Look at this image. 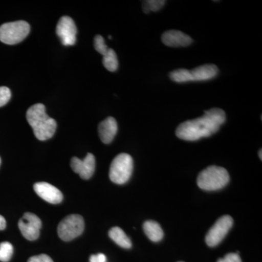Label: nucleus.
<instances>
[{
  "label": "nucleus",
  "instance_id": "4",
  "mask_svg": "<svg viewBox=\"0 0 262 262\" xmlns=\"http://www.w3.org/2000/svg\"><path fill=\"white\" fill-rule=\"evenodd\" d=\"M134 169V160L130 155L121 153L112 162L110 169V178L117 184L128 182Z\"/></svg>",
  "mask_w": 262,
  "mask_h": 262
},
{
  "label": "nucleus",
  "instance_id": "18",
  "mask_svg": "<svg viewBox=\"0 0 262 262\" xmlns=\"http://www.w3.org/2000/svg\"><path fill=\"white\" fill-rule=\"evenodd\" d=\"M170 80L173 82H191L192 77H191L190 70H186V69H179V70H174L170 72Z\"/></svg>",
  "mask_w": 262,
  "mask_h": 262
},
{
  "label": "nucleus",
  "instance_id": "15",
  "mask_svg": "<svg viewBox=\"0 0 262 262\" xmlns=\"http://www.w3.org/2000/svg\"><path fill=\"white\" fill-rule=\"evenodd\" d=\"M143 228L148 238L152 242H159L163 238V229L158 222L155 221H146L143 225Z\"/></svg>",
  "mask_w": 262,
  "mask_h": 262
},
{
  "label": "nucleus",
  "instance_id": "10",
  "mask_svg": "<svg viewBox=\"0 0 262 262\" xmlns=\"http://www.w3.org/2000/svg\"><path fill=\"white\" fill-rule=\"evenodd\" d=\"M71 168L75 173L79 174L82 179H89L92 177L96 169V159L94 155L89 153L84 160L74 157L71 160Z\"/></svg>",
  "mask_w": 262,
  "mask_h": 262
},
{
  "label": "nucleus",
  "instance_id": "7",
  "mask_svg": "<svg viewBox=\"0 0 262 262\" xmlns=\"http://www.w3.org/2000/svg\"><path fill=\"white\" fill-rule=\"evenodd\" d=\"M233 225V219L229 215H223L212 226L206 236V242L210 247H215L223 241Z\"/></svg>",
  "mask_w": 262,
  "mask_h": 262
},
{
  "label": "nucleus",
  "instance_id": "13",
  "mask_svg": "<svg viewBox=\"0 0 262 262\" xmlns=\"http://www.w3.org/2000/svg\"><path fill=\"white\" fill-rule=\"evenodd\" d=\"M117 122L114 117H108L98 125L100 139L104 144H110L115 139L117 133Z\"/></svg>",
  "mask_w": 262,
  "mask_h": 262
},
{
  "label": "nucleus",
  "instance_id": "11",
  "mask_svg": "<svg viewBox=\"0 0 262 262\" xmlns=\"http://www.w3.org/2000/svg\"><path fill=\"white\" fill-rule=\"evenodd\" d=\"M34 189L38 195L48 203L58 204L63 201V194L61 191L48 183H36L34 185Z\"/></svg>",
  "mask_w": 262,
  "mask_h": 262
},
{
  "label": "nucleus",
  "instance_id": "26",
  "mask_svg": "<svg viewBox=\"0 0 262 262\" xmlns=\"http://www.w3.org/2000/svg\"><path fill=\"white\" fill-rule=\"evenodd\" d=\"M5 227H6V221L3 215H0V230H4Z\"/></svg>",
  "mask_w": 262,
  "mask_h": 262
},
{
  "label": "nucleus",
  "instance_id": "19",
  "mask_svg": "<svg viewBox=\"0 0 262 262\" xmlns=\"http://www.w3.org/2000/svg\"><path fill=\"white\" fill-rule=\"evenodd\" d=\"M165 4V1L163 0H148L143 3V10L145 13H149L151 11L157 12L161 9Z\"/></svg>",
  "mask_w": 262,
  "mask_h": 262
},
{
  "label": "nucleus",
  "instance_id": "2",
  "mask_svg": "<svg viewBox=\"0 0 262 262\" xmlns=\"http://www.w3.org/2000/svg\"><path fill=\"white\" fill-rule=\"evenodd\" d=\"M27 120L32 127L34 136L40 141L51 139L56 133L57 123L48 116L42 103L33 105L27 110Z\"/></svg>",
  "mask_w": 262,
  "mask_h": 262
},
{
  "label": "nucleus",
  "instance_id": "14",
  "mask_svg": "<svg viewBox=\"0 0 262 262\" xmlns=\"http://www.w3.org/2000/svg\"><path fill=\"white\" fill-rule=\"evenodd\" d=\"M218 67L214 64H205L190 70L192 81H206L214 78L218 75Z\"/></svg>",
  "mask_w": 262,
  "mask_h": 262
},
{
  "label": "nucleus",
  "instance_id": "5",
  "mask_svg": "<svg viewBox=\"0 0 262 262\" xmlns=\"http://www.w3.org/2000/svg\"><path fill=\"white\" fill-rule=\"evenodd\" d=\"M30 32V25L24 20L10 22L0 27V41L7 45L22 42Z\"/></svg>",
  "mask_w": 262,
  "mask_h": 262
},
{
  "label": "nucleus",
  "instance_id": "16",
  "mask_svg": "<svg viewBox=\"0 0 262 262\" xmlns=\"http://www.w3.org/2000/svg\"><path fill=\"white\" fill-rule=\"evenodd\" d=\"M108 236L115 244L118 245L120 247L128 249L132 246V243H131L130 238L120 227H115L110 229L108 232Z\"/></svg>",
  "mask_w": 262,
  "mask_h": 262
},
{
  "label": "nucleus",
  "instance_id": "28",
  "mask_svg": "<svg viewBox=\"0 0 262 262\" xmlns=\"http://www.w3.org/2000/svg\"><path fill=\"white\" fill-rule=\"evenodd\" d=\"M0 165H1V158H0Z\"/></svg>",
  "mask_w": 262,
  "mask_h": 262
},
{
  "label": "nucleus",
  "instance_id": "3",
  "mask_svg": "<svg viewBox=\"0 0 262 262\" xmlns=\"http://www.w3.org/2000/svg\"><path fill=\"white\" fill-rule=\"evenodd\" d=\"M229 182L228 171L222 167L215 165L203 170L196 179L198 187L206 191L219 190L225 187Z\"/></svg>",
  "mask_w": 262,
  "mask_h": 262
},
{
  "label": "nucleus",
  "instance_id": "24",
  "mask_svg": "<svg viewBox=\"0 0 262 262\" xmlns=\"http://www.w3.org/2000/svg\"><path fill=\"white\" fill-rule=\"evenodd\" d=\"M28 262H53V261L48 255L40 254L29 258Z\"/></svg>",
  "mask_w": 262,
  "mask_h": 262
},
{
  "label": "nucleus",
  "instance_id": "9",
  "mask_svg": "<svg viewBox=\"0 0 262 262\" xmlns=\"http://www.w3.org/2000/svg\"><path fill=\"white\" fill-rule=\"evenodd\" d=\"M56 34L64 46H74L77 42V29L70 17L63 16L57 24Z\"/></svg>",
  "mask_w": 262,
  "mask_h": 262
},
{
  "label": "nucleus",
  "instance_id": "22",
  "mask_svg": "<svg viewBox=\"0 0 262 262\" xmlns=\"http://www.w3.org/2000/svg\"><path fill=\"white\" fill-rule=\"evenodd\" d=\"M11 98V92L8 87H0V107L5 106Z\"/></svg>",
  "mask_w": 262,
  "mask_h": 262
},
{
  "label": "nucleus",
  "instance_id": "25",
  "mask_svg": "<svg viewBox=\"0 0 262 262\" xmlns=\"http://www.w3.org/2000/svg\"><path fill=\"white\" fill-rule=\"evenodd\" d=\"M106 257L103 253H98L96 255H91L90 257V262H106Z\"/></svg>",
  "mask_w": 262,
  "mask_h": 262
},
{
  "label": "nucleus",
  "instance_id": "17",
  "mask_svg": "<svg viewBox=\"0 0 262 262\" xmlns=\"http://www.w3.org/2000/svg\"><path fill=\"white\" fill-rule=\"evenodd\" d=\"M103 64L110 72H115L118 69V59L114 50L108 48L107 52L103 56Z\"/></svg>",
  "mask_w": 262,
  "mask_h": 262
},
{
  "label": "nucleus",
  "instance_id": "20",
  "mask_svg": "<svg viewBox=\"0 0 262 262\" xmlns=\"http://www.w3.org/2000/svg\"><path fill=\"white\" fill-rule=\"evenodd\" d=\"M13 253V247L9 242H3L0 244V261H9Z\"/></svg>",
  "mask_w": 262,
  "mask_h": 262
},
{
  "label": "nucleus",
  "instance_id": "29",
  "mask_svg": "<svg viewBox=\"0 0 262 262\" xmlns=\"http://www.w3.org/2000/svg\"><path fill=\"white\" fill-rule=\"evenodd\" d=\"M180 262H182V261H180Z\"/></svg>",
  "mask_w": 262,
  "mask_h": 262
},
{
  "label": "nucleus",
  "instance_id": "6",
  "mask_svg": "<svg viewBox=\"0 0 262 262\" xmlns=\"http://www.w3.org/2000/svg\"><path fill=\"white\" fill-rule=\"evenodd\" d=\"M84 220L80 215L72 214L66 217L58 227V234L63 241H70L83 232Z\"/></svg>",
  "mask_w": 262,
  "mask_h": 262
},
{
  "label": "nucleus",
  "instance_id": "23",
  "mask_svg": "<svg viewBox=\"0 0 262 262\" xmlns=\"http://www.w3.org/2000/svg\"><path fill=\"white\" fill-rule=\"evenodd\" d=\"M217 262H242V260L237 253H230L225 257L220 258Z\"/></svg>",
  "mask_w": 262,
  "mask_h": 262
},
{
  "label": "nucleus",
  "instance_id": "27",
  "mask_svg": "<svg viewBox=\"0 0 262 262\" xmlns=\"http://www.w3.org/2000/svg\"><path fill=\"white\" fill-rule=\"evenodd\" d=\"M261 151H262V150L260 149L259 152H258V156L260 157V159H261V160L262 159Z\"/></svg>",
  "mask_w": 262,
  "mask_h": 262
},
{
  "label": "nucleus",
  "instance_id": "1",
  "mask_svg": "<svg viewBox=\"0 0 262 262\" xmlns=\"http://www.w3.org/2000/svg\"><path fill=\"white\" fill-rule=\"evenodd\" d=\"M225 121V111L219 108H212L205 111L203 116L181 123L177 127L176 134L182 140L198 141L214 134Z\"/></svg>",
  "mask_w": 262,
  "mask_h": 262
},
{
  "label": "nucleus",
  "instance_id": "21",
  "mask_svg": "<svg viewBox=\"0 0 262 262\" xmlns=\"http://www.w3.org/2000/svg\"><path fill=\"white\" fill-rule=\"evenodd\" d=\"M94 48L96 51L100 54L103 55L107 52L108 50V46L105 43L104 39L102 36L96 35L94 38Z\"/></svg>",
  "mask_w": 262,
  "mask_h": 262
},
{
  "label": "nucleus",
  "instance_id": "8",
  "mask_svg": "<svg viewBox=\"0 0 262 262\" xmlns=\"http://www.w3.org/2000/svg\"><path fill=\"white\" fill-rule=\"evenodd\" d=\"M18 228L22 235L28 241H35L39 236L42 222L37 215L32 213H24L18 222Z\"/></svg>",
  "mask_w": 262,
  "mask_h": 262
},
{
  "label": "nucleus",
  "instance_id": "12",
  "mask_svg": "<svg viewBox=\"0 0 262 262\" xmlns=\"http://www.w3.org/2000/svg\"><path fill=\"white\" fill-rule=\"evenodd\" d=\"M162 42L168 47H187L192 44V38L184 32L178 30H169L163 33Z\"/></svg>",
  "mask_w": 262,
  "mask_h": 262
}]
</instances>
